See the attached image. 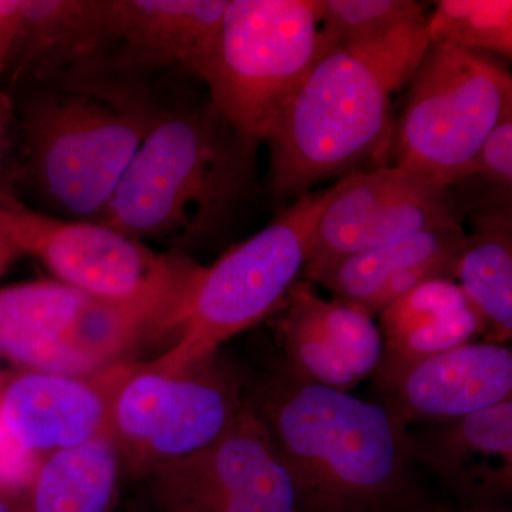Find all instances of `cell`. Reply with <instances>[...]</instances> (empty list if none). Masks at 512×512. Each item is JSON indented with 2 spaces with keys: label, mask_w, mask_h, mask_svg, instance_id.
Masks as SVG:
<instances>
[{
  "label": "cell",
  "mask_w": 512,
  "mask_h": 512,
  "mask_svg": "<svg viewBox=\"0 0 512 512\" xmlns=\"http://www.w3.org/2000/svg\"><path fill=\"white\" fill-rule=\"evenodd\" d=\"M247 399L292 478L301 512H416L430 500L404 429L382 403L279 366Z\"/></svg>",
  "instance_id": "cell-1"
},
{
  "label": "cell",
  "mask_w": 512,
  "mask_h": 512,
  "mask_svg": "<svg viewBox=\"0 0 512 512\" xmlns=\"http://www.w3.org/2000/svg\"><path fill=\"white\" fill-rule=\"evenodd\" d=\"M258 148L210 97L180 92L138 147L100 224L185 254L224 231L254 194Z\"/></svg>",
  "instance_id": "cell-2"
},
{
  "label": "cell",
  "mask_w": 512,
  "mask_h": 512,
  "mask_svg": "<svg viewBox=\"0 0 512 512\" xmlns=\"http://www.w3.org/2000/svg\"><path fill=\"white\" fill-rule=\"evenodd\" d=\"M424 25L322 53L265 141L276 195L301 197L392 148L393 96L429 47Z\"/></svg>",
  "instance_id": "cell-3"
},
{
  "label": "cell",
  "mask_w": 512,
  "mask_h": 512,
  "mask_svg": "<svg viewBox=\"0 0 512 512\" xmlns=\"http://www.w3.org/2000/svg\"><path fill=\"white\" fill-rule=\"evenodd\" d=\"M167 101L66 82L19 84L23 180L55 217L100 222Z\"/></svg>",
  "instance_id": "cell-4"
},
{
  "label": "cell",
  "mask_w": 512,
  "mask_h": 512,
  "mask_svg": "<svg viewBox=\"0 0 512 512\" xmlns=\"http://www.w3.org/2000/svg\"><path fill=\"white\" fill-rule=\"evenodd\" d=\"M330 188L305 192L254 237L205 266L173 348L151 362L156 369L177 373L200 365L285 305L305 271Z\"/></svg>",
  "instance_id": "cell-5"
},
{
  "label": "cell",
  "mask_w": 512,
  "mask_h": 512,
  "mask_svg": "<svg viewBox=\"0 0 512 512\" xmlns=\"http://www.w3.org/2000/svg\"><path fill=\"white\" fill-rule=\"evenodd\" d=\"M323 52L320 0H228L201 83L261 146Z\"/></svg>",
  "instance_id": "cell-6"
},
{
  "label": "cell",
  "mask_w": 512,
  "mask_h": 512,
  "mask_svg": "<svg viewBox=\"0 0 512 512\" xmlns=\"http://www.w3.org/2000/svg\"><path fill=\"white\" fill-rule=\"evenodd\" d=\"M394 126L396 167L447 187L464 183L477 153L512 109V76L493 55L429 43Z\"/></svg>",
  "instance_id": "cell-7"
},
{
  "label": "cell",
  "mask_w": 512,
  "mask_h": 512,
  "mask_svg": "<svg viewBox=\"0 0 512 512\" xmlns=\"http://www.w3.org/2000/svg\"><path fill=\"white\" fill-rule=\"evenodd\" d=\"M248 389L220 352L177 373L138 362L116 394L107 429L121 473L148 477L210 446L241 412Z\"/></svg>",
  "instance_id": "cell-8"
},
{
  "label": "cell",
  "mask_w": 512,
  "mask_h": 512,
  "mask_svg": "<svg viewBox=\"0 0 512 512\" xmlns=\"http://www.w3.org/2000/svg\"><path fill=\"white\" fill-rule=\"evenodd\" d=\"M228 0H97L92 50L70 82L167 100L161 80L201 82Z\"/></svg>",
  "instance_id": "cell-9"
},
{
  "label": "cell",
  "mask_w": 512,
  "mask_h": 512,
  "mask_svg": "<svg viewBox=\"0 0 512 512\" xmlns=\"http://www.w3.org/2000/svg\"><path fill=\"white\" fill-rule=\"evenodd\" d=\"M466 211L453 188L396 165L346 175L316 221L303 278L367 249L463 224Z\"/></svg>",
  "instance_id": "cell-10"
},
{
  "label": "cell",
  "mask_w": 512,
  "mask_h": 512,
  "mask_svg": "<svg viewBox=\"0 0 512 512\" xmlns=\"http://www.w3.org/2000/svg\"><path fill=\"white\" fill-rule=\"evenodd\" d=\"M148 478L163 512H301L292 478L248 399L214 443Z\"/></svg>",
  "instance_id": "cell-11"
},
{
  "label": "cell",
  "mask_w": 512,
  "mask_h": 512,
  "mask_svg": "<svg viewBox=\"0 0 512 512\" xmlns=\"http://www.w3.org/2000/svg\"><path fill=\"white\" fill-rule=\"evenodd\" d=\"M0 228L20 256H32L56 281L96 298H124L147 285L170 258L100 222L64 220L0 190Z\"/></svg>",
  "instance_id": "cell-12"
},
{
  "label": "cell",
  "mask_w": 512,
  "mask_h": 512,
  "mask_svg": "<svg viewBox=\"0 0 512 512\" xmlns=\"http://www.w3.org/2000/svg\"><path fill=\"white\" fill-rule=\"evenodd\" d=\"M204 271L187 254L171 251L164 268L133 295L90 296L63 336L67 373L84 375L128 363V355L148 340L170 333L177 338Z\"/></svg>",
  "instance_id": "cell-13"
},
{
  "label": "cell",
  "mask_w": 512,
  "mask_h": 512,
  "mask_svg": "<svg viewBox=\"0 0 512 512\" xmlns=\"http://www.w3.org/2000/svg\"><path fill=\"white\" fill-rule=\"evenodd\" d=\"M138 362L84 373L23 370L0 379V417L10 440L40 457L107 436L116 394Z\"/></svg>",
  "instance_id": "cell-14"
},
{
  "label": "cell",
  "mask_w": 512,
  "mask_h": 512,
  "mask_svg": "<svg viewBox=\"0 0 512 512\" xmlns=\"http://www.w3.org/2000/svg\"><path fill=\"white\" fill-rule=\"evenodd\" d=\"M276 332L291 375L349 392L375 375L383 355V339L372 316L332 299L326 301L309 282L293 286L278 311Z\"/></svg>",
  "instance_id": "cell-15"
},
{
  "label": "cell",
  "mask_w": 512,
  "mask_h": 512,
  "mask_svg": "<svg viewBox=\"0 0 512 512\" xmlns=\"http://www.w3.org/2000/svg\"><path fill=\"white\" fill-rule=\"evenodd\" d=\"M379 390L404 429L460 419L512 400L511 348L466 343L406 367Z\"/></svg>",
  "instance_id": "cell-16"
},
{
  "label": "cell",
  "mask_w": 512,
  "mask_h": 512,
  "mask_svg": "<svg viewBox=\"0 0 512 512\" xmlns=\"http://www.w3.org/2000/svg\"><path fill=\"white\" fill-rule=\"evenodd\" d=\"M409 429L417 466L464 507H507L512 493V400ZM414 427V426H413Z\"/></svg>",
  "instance_id": "cell-17"
},
{
  "label": "cell",
  "mask_w": 512,
  "mask_h": 512,
  "mask_svg": "<svg viewBox=\"0 0 512 512\" xmlns=\"http://www.w3.org/2000/svg\"><path fill=\"white\" fill-rule=\"evenodd\" d=\"M89 298L59 281L0 288V357L23 370L69 375L63 336Z\"/></svg>",
  "instance_id": "cell-18"
},
{
  "label": "cell",
  "mask_w": 512,
  "mask_h": 512,
  "mask_svg": "<svg viewBox=\"0 0 512 512\" xmlns=\"http://www.w3.org/2000/svg\"><path fill=\"white\" fill-rule=\"evenodd\" d=\"M454 278L484 323V342L512 338L511 198L497 197L474 214V229Z\"/></svg>",
  "instance_id": "cell-19"
},
{
  "label": "cell",
  "mask_w": 512,
  "mask_h": 512,
  "mask_svg": "<svg viewBox=\"0 0 512 512\" xmlns=\"http://www.w3.org/2000/svg\"><path fill=\"white\" fill-rule=\"evenodd\" d=\"M121 466L109 436L43 458L16 512H113Z\"/></svg>",
  "instance_id": "cell-20"
},
{
  "label": "cell",
  "mask_w": 512,
  "mask_h": 512,
  "mask_svg": "<svg viewBox=\"0 0 512 512\" xmlns=\"http://www.w3.org/2000/svg\"><path fill=\"white\" fill-rule=\"evenodd\" d=\"M467 244L463 224L427 229L312 272L305 279L318 282L335 299L365 309L394 276L433 264L456 265Z\"/></svg>",
  "instance_id": "cell-21"
},
{
  "label": "cell",
  "mask_w": 512,
  "mask_h": 512,
  "mask_svg": "<svg viewBox=\"0 0 512 512\" xmlns=\"http://www.w3.org/2000/svg\"><path fill=\"white\" fill-rule=\"evenodd\" d=\"M434 5L424 25L430 43L511 60V0H440Z\"/></svg>",
  "instance_id": "cell-22"
},
{
  "label": "cell",
  "mask_w": 512,
  "mask_h": 512,
  "mask_svg": "<svg viewBox=\"0 0 512 512\" xmlns=\"http://www.w3.org/2000/svg\"><path fill=\"white\" fill-rule=\"evenodd\" d=\"M426 16L414 0H320L323 50L367 45Z\"/></svg>",
  "instance_id": "cell-23"
},
{
  "label": "cell",
  "mask_w": 512,
  "mask_h": 512,
  "mask_svg": "<svg viewBox=\"0 0 512 512\" xmlns=\"http://www.w3.org/2000/svg\"><path fill=\"white\" fill-rule=\"evenodd\" d=\"M471 306L454 279H433L407 292L379 315L383 342L399 338L423 326L454 315Z\"/></svg>",
  "instance_id": "cell-24"
},
{
  "label": "cell",
  "mask_w": 512,
  "mask_h": 512,
  "mask_svg": "<svg viewBox=\"0 0 512 512\" xmlns=\"http://www.w3.org/2000/svg\"><path fill=\"white\" fill-rule=\"evenodd\" d=\"M481 178L497 194L511 197L512 188V109L505 111L471 164L467 180Z\"/></svg>",
  "instance_id": "cell-25"
},
{
  "label": "cell",
  "mask_w": 512,
  "mask_h": 512,
  "mask_svg": "<svg viewBox=\"0 0 512 512\" xmlns=\"http://www.w3.org/2000/svg\"><path fill=\"white\" fill-rule=\"evenodd\" d=\"M22 25V0H0V76L8 72Z\"/></svg>",
  "instance_id": "cell-26"
},
{
  "label": "cell",
  "mask_w": 512,
  "mask_h": 512,
  "mask_svg": "<svg viewBox=\"0 0 512 512\" xmlns=\"http://www.w3.org/2000/svg\"><path fill=\"white\" fill-rule=\"evenodd\" d=\"M416 512H510V508L464 507V505H458L453 503V501H436L430 498V500Z\"/></svg>",
  "instance_id": "cell-27"
},
{
  "label": "cell",
  "mask_w": 512,
  "mask_h": 512,
  "mask_svg": "<svg viewBox=\"0 0 512 512\" xmlns=\"http://www.w3.org/2000/svg\"><path fill=\"white\" fill-rule=\"evenodd\" d=\"M20 258L18 249L6 237L3 229L0 228V278L9 271L10 266L15 264L16 259Z\"/></svg>",
  "instance_id": "cell-28"
},
{
  "label": "cell",
  "mask_w": 512,
  "mask_h": 512,
  "mask_svg": "<svg viewBox=\"0 0 512 512\" xmlns=\"http://www.w3.org/2000/svg\"><path fill=\"white\" fill-rule=\"evenodd\" d=\"M0 512H16V500L0 495Z\"/></svg>",
  "instance_id": "cell-29"
},
{
  "label": "cell",
  "mask_w": 512,
  "mask_h": 512,
  "mask_svg": "<svg viewBox=\"0 0 512 512\" xmlns=\"http://www.w3.org/2000/svg\"><path fill=\"white\" fill-rule=\"evenodd\" d=\"M10 107H12V104L5 97L0 96V124H5V116Z\"/></svg>",
  "instance_id": "cell-30"
},
{
  "label": "cell",
  "mask_w": 512,
  "mask_h": 512,
  "mask_svg": "<svg viewBox=\"0 0 512 512\" xmlns=\"http://www.w3.org/2000/svg\"><path fill=\"white\" fill-rule=\"evenodd\" d=\"M9 434L5 429V424H3L2 417H0V453H2L3 448H5L6 443H8Z\"/></svg>",
  "instance_id": "cell-31"
}]
</instances>
